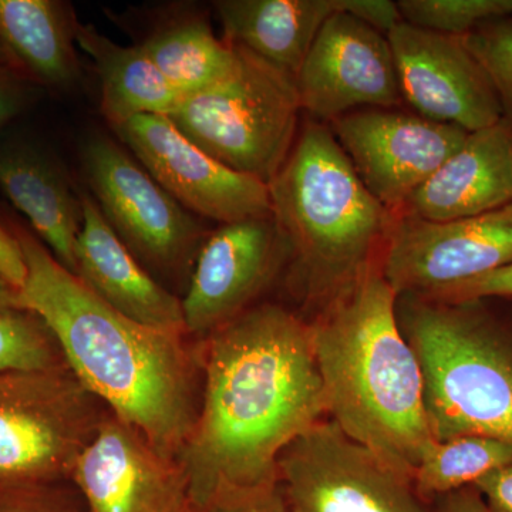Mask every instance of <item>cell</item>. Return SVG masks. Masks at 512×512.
Segmentation results:
<instances>
[{"label":"cell","mask_w":512,"mask_h":512,"mask_svg":"<svg viewBox=\"0 0 512 512\" xmlns=\"http://www.w3.org/2000/svg\"><path fill=\"white\" fill-rule=\"evenodd\" d=\"M288 259L272 215L221 225L205 239L183 303L185 332L198 339L254 308Z\"/></svg>","instance_id":"13"},{"label":"cell","mask_w":512,"mask_h":512,"mask_svg":"<svg viewBox=\"0 0 512 512\" xmlns=\"http://www.w3.org/2000/svg\"><path fill=\"white\" fill-rule=\"evenodd\" d=\"M224 40L296 80L335 0H218Z\"/></svg>","instance_id":"20"},{"label":"cell","mask_w":512,"mask_h":512,"mask_svg":"<svg viewBox=\"0 0 512 512\" xmlns=\"http://www.w3.org/2000/svg\"><path fill=\"white\" fill-rule=\"evenodd\" d=\"M332 133L367 190L400 212L463 146L467 131L392 109H362L332 121Z\"/></svg>","instance_id":"12"},{"label":"cell","mask_w":512,"mask_h":512,"mask_svg":"<svg viewBox=\"0 0 512 512\" xmlns=\"http://www.w3.org/2000/svg\"><path fill=\"white\" fill-rule=\"evenodd\" d=\"M0 512H90L70 481L0 487Z\"/></svg>","instance_id":"28"},{"label":"cell","mask_w":512,"mask_h":512,"mask_svg":"<svg viewBox=\"0 0 512 512\" xmlns=\"http://www.w3.org/2000/svg\"><path fill=\"white\" fill-rule=\"evenodd\" d=\"M490 512H512V463L495 468L473 484Z\"/></svg>","instance_id":"33"},{"label":"cell","mask_w":512,"mask_h":512,"mask_svg":"<svg viewBox=\"0 0 512 512\" xmlns=\"http://www.w3.org/2000/svg\"><path fill=\"white\" fill-rule=\"evenodd\" d=\"M512 463V446L483 436L433 441L413 474V487L426 504L473 485L485 474Z\"/></svg>","instance_id":"24"},{"label":"cell","mask_w":512,"mask_h":512,"mask_svg":"<svg viewBox=\"0 0 512 512\" xmlns=\"http://www.w3.org/2000/svg\"><path fill=\"white\" fill-rule=\"evenodd\" d=\"M419 298V296H417ZM424 299L441 303H463L512 299V264L495 269L488 274L476 276L461 284L448 286L431 293Z\"/></svg>","instance_id":"29"},{"label":"cell","mask_w":512,"mask_h":512,"mask_svg":"<svg viewBox=\"0 0 512 512\" xmlns=\"http://www.w3.org/2000/svg\"><path fill=\"white\" fill-rule=\"evenodd\" d=\"M302 110L320 121L402 100L389 39L336 10L320 28L296 77Z\"/></svg>","instance_id":"14"},{"label":"cell","mask_w":512,"mask_h":512,"mask_svg":"<svg viewBox=\"0 0 512 512\" xmlns=\"http://www.w3.org/2000/svg\"><path fill=\"white\" fill-rule=\"evenodd\" d=\"M278 483L293 512H431L412 480L329 419L282 451Z\"/></svg>","instance_id":"9"},{"label":"cell","mask_w":512,"mask_h":512,"mask_svg":"<svg viewBox=\"0 0 512 512\" xmlns=\"http://www.w3.org/2000/svg\"><path fill=\"white\" fill-rule=\"evenodd\" d=\"M0 66L10 67V69H13L12 62H10V57L8 52H6L5 46H3L2 40H0Z\"/></svg>","instance_id":"37"},{"label":"cell","mask_w":512,"mask_h":512,"mask_svg":"<svg viewBox=\"0 0 512 512\" xmlns=\"http://www.w3.org/2000/svg\"><path fill=\"white\" fill-rule=\"evenodd\" d=\"M25 256L12 229L0 221V279L19 291L26 281Z\"/></svg>","instance_id":"34"},{"label":"cell","mask_w":512,"mask_h":512,"mask_svg":"<svg viewBox=\"0 0 512 512\" xmlns=\"http://www.w3.org/2000/svg\"><path fill=\"white\" fill-rule=\"evenodd\" d=\"M512 202V126L501 120L468 133L463 146L441 165L402 211L444 222L476 217Z\"/></svg>","instance_id":"18"},{"label":"cell","mask_w":512,"mask_h":512,"mask_svg":"<svg viewBox=\"0 0 512 512\" xmlns=\"http://www.w3.org/2000/svg\"><path fill=\"white\" fill-rule=\"evenodd\" d=\"M114 131L147 173L197 217L224 225L272 215L268 185L218 163L167 116L133 117Z\"/></svg>","instance_id":"11"},{"label":"cell","mask_w":512,"mask_h":512,"mask_svg":"<svg viewBox=\"0 0 512 512\" xmlns=\"http://www.w3.org/2000/svg\"><path fill=\"white\" fill-rule=\"evenodd\" d=\"M512 264V202L476 217L434 222L396 214L382 254L397 296L426 298Z\"/></svg>","instance_id":"10"},{"label":"cell","mask_w":512,"mask_h":512,"mask_svg":"<svg viewBox=\"0 0 512 512\" xmlns=\"http://www.w3.org/2000/svg\"><path fill=\"white\" fill-rule=\"evenodd\" d=\"M397 318L424 376L437 441L483 436L512 446V323L487 301L399 296Z\"/></svg>","instance_id":"5"},{"label":"cell","mask_w":512,"mask_h":512,"mask_svg":"<svg viewBox=\"0 0 512 512\" xmlns=\"http://www.w3.org/2000/svg\"><path fill=\"white\" fill-rule=\"evenodd\" d=\"M0 308H19L18 291L0 279Z\"/></svg>","instance_id":"36"},{"label":"cell","mask_w":512,"mask_h":512,"mask_svg":"<svg viewBox=\"0 0 512 512\" xmlns=\"http://www.w3.org/2000/svg\"><path fill=\"white\" fill-rule=\"evenodd\" d=\"M76 43L92 57L100 79L101 113L111 127L144 114L168 116L183 99L140 46H121L80 22Z\"/></svg>","instance_id":"22"},{"label":"cell","mask_w":512,"mask_h":512,"mask_svg":"<svg viewBox=\"0 0 512 512\" xmlns=\"http://www.w3.org/2000/svg\"><path fill=\"white\" fill-rule=\"evenodd\" d=\"M82 163L101 214L141 264L160 272L184 271L195 264L207 228L130 151L94 134L84 143Z\"/></svg>","instance_id":"8"},{"label":"cell","mask_w":512,"mask_h":512,"mask_svg":"<svg viewBox=\"0 0 512 512\" xmlns=\"http://www.w3.org/2000/svg\"><path fill=\"white\" fill-rule=\"evenodd\" d=\"M387 39L402 97L419 116L467 133L504 119L493 83L464 37L440 35L403 22Z\"/></svg>","instance_id":"16"},{"label":"cell","mask_w":512,"mask_h":512,"mask_svg":"<svg viewBox=\"0 0 512 512\" xmlns=\"http://www.w3.org/2000/svg\"><path fill=\"white\" fill-rule=\"evenodd\" d=\"M77 19L56 0H0V40L13 69L36 86L73 89L82 80Z\"/></svg>","instance_id":"21"},{"label":"cell","mask_w":512,"mask_h":512,"mask_svg":"<svg viewBox=\"0 0 512 512\" xmlns=\"http://www.w3.org/2000/svg\"><path fill=\"white\" fill-rule=\"evenodd\" d=\"M431 512H490L474 485L441 495L430 504Z\"/></svg>","instance_id":"35"},{"label":"cell","mask_w":512,"mask_h":512,"mask_svg":"<svg viewBox=\"0 0 512 512\" xmlns=\"http://www.w3.org/2000/svg\"><path fill=\"white\" fill-rule=\"evenodd\" d=\"M70 483L90 512H198L184 468L109 413Z\"/></svg>","instance_id":"15"},{"label":"cell","mask_w":512,"mask_h":512,"mask_svg":"<svg viewBox=\"0 0 512 512\" xmlns=\"http://www.w3.org/2000/svg\"><path fill=\"white\" fill-rule=\"evenodd\" d=\"M268 187L295 284L316 313L382 261L396 212L367 190L325 124L302 128Z\"/></svg>","instance_id":"4"},{"label":"cell","mask_w":512,"mask_h":512,"mask_svg":"<svg viewBox=\"0 0 512 512\" xmlns=\"http://www.w3.org/2000/svg\"><path fill=\"white\" fill-rule=\"evenodd\" d=\"M335 8L384 36L403 23L397 2L390 0H335Z\"/></svg>","instance_id":"32"},{"label":"cell","mask_w":512,"mask_h":512,"mask_svg":"<svg viewBox=\"0 0 512 512\" xmlns=\"http://www.w3.org/2000/svg\"><path fill=\"white\" fill-rule=\"evenodd\" d=\"M397 299L379 261L316 313L309 328L329 420L413 483L424 450L436 439Z\"/></svg>","instance_id":"3"},{"label":"cell","mask_w":512,"mask_h":512,"mask_svg":"<svg viewBox=\"0 0 512 512\" xmlns=\"http://www.w3.org/2000/svg\"><path fill=\"white\" fill-rule=\"evenodd\" d=\"M109 413L69 367L0 375V487L70 481Z\"/></svg>","instance_id":"7"},{"label":"cell","mask_w":512,"mask_h":512,"mask_svg":"<svg viewBox=\"0 0 512 512\" xmlns=\"http://www.w3.org/2000/svg\"><path fill=\"white\" fill-rule=\"evenodd\" d=\"M12 232L25 256L19 308L52 330L66 365L117 419L165 456L178 458L201 406L200 350L184 333L141 325L114 311L64 268L22 225Z\"/></svg>","instance_id":"2"},{"label":"cell","mask_w":512,"mask_h":512,"mask_svg":"<svg viewBox=\"0 0 512 512\" xmlns=\"http://www.w3.org/2000/svg\"><path fill=\"white\" fill-rule=\"evenodd\" d=\"M0 188L57 261L76 275L83 200L56 158L26 138H0Z\"/></svg>","instance_id":"19"},{"label":"cell","mask_w":512,"mask_h":512,"mask_svg":"<svg viewBox=\"0 0 512 512\" xmlns=\"http://www.w3.org/2000/svg\"><path fill=\"white\" fill-rule=\"evenodd\" d=\"M67 367L52 330L36 313L0 308V375Z\"/></svg>","instance_id":"25"},{"label":"cell","mask_w":512,"mask_h":512,"mask_svg":"<svg viewBox=\"0 0 512 512\" xmlns=\"http://www.w3.org/2000/svg\"><path fill=\"white\" fill-rule=\"evenodd\" d=\"M138 46L183 97L220 83L238 64V50L217 39L204 19L165 23Z\"/></svg>","instance_id":"23"},{"label":"cell","mask_w":512,"mask_h":512,"mask_svg":"<svg viewBox=\"0 0 512 512\" xmlns=\"http://www.w3.org/2000/svg\"><path fill=\"white\" fill-rule=\"evenodd\" d=\"M470 52L484 67L512 126V18L493 20L464 36Z\"/></svg>","instance_id":"27"},{"label":"cell","mask_w":512,"mask_h":512,"mask_svg":"<svg viewBox=\"0 0 512 512\" xmlns=\"http://www.w3.org/2000/svg\"><path fill=\"white\" fill-rule=\"evenodd\" d=\"M76 276L126 318L168 332H185L183 303L164 288L117 237L92 195H82Z\"/></svg>","instance_id":"17"},{"label":"cell","mask_w":512,"mask_h":512,"mask_svg":"<svg viewBox=\"0 0 512 512\" xmlns=\"http://www.w3.org/2000/svg\"><path fill=\"white\" fill-rule=\"evenodd\" d=\"M37 86L10 67L0 66V128L30 109Z\"/></svg>","instance_id":"31"},{"label":"cell","mask_w":512,"mask_h":512,"mask_svg":"<svg viewBox=\"0 0 512 512\" xmlns=\"http://www.w3.org/2000/svg\"><path fill=\"white\" fill-rule=\"evenodd\" d=\"M397 6L404 23L457 37L512 16V0H400Z\"/></svg>","instance_id":"26"},{"label":"cell","mask_w":512,"mask_h":512,"mask_svg":"<svg viewBox=\"0 0 512 512\" xmlns=\"http://www.w3.org/2000/svg\"><path fill=\"white\" fill-rule=\"evenodd\" d=\"M200 512H293L279 483L218 495Z\"/></svg>","instance_id":"30"},{"label":"cell","mask_w":512,"mask_h":512,"mask_svg":"<svg viewBox=\"0 0 512 512\" xmlns=\"http://www.w3.org/2000/svg\"><path fill=\"white\" fill-rule=\"evenodd\" d=\"M200 413L177 460L198 512L278 483V458L328 417L309 323L272 303L198 340Z\"/></svg>","instance_id":"1"},{"label":"cell","mask_w":512,"mask_h":512,"mask_svg":"<svg viewBox=\"0 0 512 512\" xmlns=\"http://www.w3.org/2000/svg\"><path fill=\"white\" fill-rule=\"evenodd\" d=\"M235 49L234 72L183 97L167 117L218 163L268 185L298 138V87L292 77Z\"/></svg>","instance_id":"6"}]
</instances>
